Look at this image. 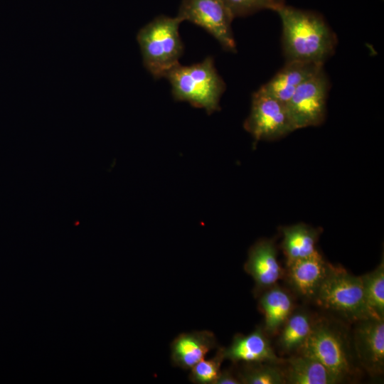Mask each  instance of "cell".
<instances>
[{
  "mask_svg": "<svg viewBox=\"0 0 384 384\" xmlns=\"http://www.w3.org/2000/svg\"><path fill=\"white\" fill-rule=\"evenodd\" d=\"M282 22L286 62L324 65L334 53L337 38L324 18L313 11L283 5L275 11Z\"/></svg>",
  "mask_w": 384,
  "mask_h": 384,
  "instance_id": "6da1fadb",
  "label": "cell"
},
{
  "mask_svg": "<svg viewBox=\"0 0 384 384\" xmlns=\"http://www.w3.org/2000/svg\"><path fill=\"white\" fill-rule=\"evenodd\" d=\"M176 101H185L211 114L220 110L219 102L226 86L211 56L190 65L179 63L166 74Z\"/></svg>",
  "mask_w": 384,
  "mask_h": 384,
  "instance_id": "7a4b0ae2",
  "label": "cell"
},
{
  "mask_svg": "<svg viewBox=\"0 0 384 384\" xmlns=\"http://www.w3.org/2000/svg\"><path fill=\"white\" fill-rule=\"evenodd\" d=\"M181 21L161 15L139 29L137 41L144 66L155 79L164 78L183 53L178 32Z\"/></svg>",
  "mask_w": 384,
  "mask_h": 384,
  "instance_id": "3957f363",
  "label": "cell"
},
{
  "mask_svg": "<svg viewBox=\"0 0 384 384\" xmlns=\"http://www.w3.org/2000/svg\"><path fill=\"white\" fill-rule=\"evenodd\" d=\"M314 301L354 322L377 318L366 302L361 277L354 276L342 267L329 265Z\"/></svg>",
  "mask_w": 384,
  "mask_h": 384,
  "instance_id": "277c9868",
  "label": "cell"
},
{
  "mask_svg": "<svg viewBox=\"0 0 384 384\" xmlns=\"http://www.w3.org/2000/svg\"><path fill=\"white\" fill-rule=\"evenodd\" d=\"M345 334L325 319L314 321L310 334L297 352L320 361L343 381L354 372Z\"/></svg>",
  "mask_w": 384,
  "mask_h": 384,
  "instance_id": "5b68a950",
  "label": "cell"
},
{
  "mask_svg": "<svg viewBox=\"0 0 384 384\" xmlns=\"http://www.w3.org/2000/svg\"><path fill=\"white\" fill-rule=\"evenodd\" d=\"M244 128L256 141L277 139L296 130L286 103L260 88L252 94Z\"/></svg>",
  "mask_w": 384,
  "mask_h": 384,
  "instance_id": "8992f818",
  "label": "cell"
},
{
  "mask_svg": "<svg viewBox=\"0 0 384 384\" xmlns=\"http://www.w3.org/2000/svg\"><path fill=\"white\" fill-rule=\"evenodd\" d=\"M329 90L324 66L297 87L286 103L296 129L318 126L324 121Z\"/></svg>",
  "mask_w": 384,
  "mask_h": 384,
  "instance_id": "52a82bcc",
  "label": "cell"
},
{
  "mask_svg": "<svg viewBox=\"0 0 384 384\" xmlns=\"http://www.w3.org/2000/svg\"><path fill=\"white\" fill-rule=\"evenodd\" d=\"M177 17L190 21L206 31L222 48L236 53L231 23L234 19L222 0H183Z\"/></svg>",
  "mask_w": 384,
  "mask_h": 384,
  "instance_id": "ba28073f",
  "label": "cell"
},
{
  "mask_svg": "<svg viewBox=\"0 0 384 384\" xmlns=\"http://www.w3.org/2000/svg\"><path fill=\"white\" fill-rule=\"evenodd\" d=\"M353 345L363 367L373 376L384 369V319L368 318L356 322Z\"/></svg>",
  "mask_w": 384,
  "mask_h": 384,
  "instance_id": "9c48e42d",
  "label": "cell"
},
{
  "mask_svg": "<svg viewBox=\"0 0 384 384\" xmlns=\"http://www.w3.org/2000/svg\"><path fill=\"white\" fill-rule=\"evenodd\" d=\"M224 358L236 363H271L282 364L284 361L279 358L262 327H257L247 334H236L232 343L223 347Z\"/></svg>",
  "mask_w": 384,
  "mask_h": 384,
  "instance_id": "30bf717a",
  "label": "cell"
},
{
  "mask_svg": "<svg viewBox=\"0 0 384 384\" xmlns=\"http://www.w3.org/2000/svg\"><path fill=\"white\" fill-rule=\"evenodd\" d=\"M244 269L255 282V292L260 294L273 287L282 276L274 242L262 240L250 250Z\"/></svg>",
  "mask_w": 384,
  "mask_h": 384,
  "instance_id": "8fae6325",
  "label": "cell"
},
{
  "mask_svg": "<svg viewBox=\"0 0 384 384\" xmlns=\"http://www.w3.org/2000/svg\"><path fill=\"white\" fill-rule=\"evenodd\" d=\"M329 265L317 250L310 256L287 264L289 285L302 298L314 300Z\"/></svg>",
  "mask_w": 384,
  "mask_h": 384,
  "instance_id": "7c38bea8",
  "label": "cell"
},
{
  "mask_svg": "<svg viewBox=\"0 0 384 384\" xmlns=\"http://www.w3.org/2000/svg\"><path fill=\"white\" fill-rule=\"evenodd\" d=\"M216 348L217 340L210 331L184 332L178 335L170 345L171 361L176 367L190 370Z\"/></svg>",
  "mask_w": 384,
  "mask_h": 384,
  "instance_id": "4fadbf2b",
  "label": "cell"
},
{
  "mask_svg": "<svg viewBox=\"0 0 384 384\" xmlns=\"http://www.w3.org/2000/svg\"><path fill=\"white\" fill-rule=\"evenodd\" d=\"M323 66L299 61L286 62L284 66L260 88L287 103L297 87Z\"/></svg>",
  "mask_w": 384,
  "mask_h": 384,
  "instance_id": "5bb4252c",
  "label": "cell"
},
{
  "mask_svg": "<svg viewBox=\"0 0 384 384\" xmlns=\"http://www.w3.org/2000/svg\"><path fill=\"white\" fill-rule=\"evenodd\" d=\"M286 383L335 384L343 380L316 358L298 353L287 360Z\"/></svg>",
  "mask_w": 384,
  "mask_h": 384,
  "instance_id": "9a60e30c",
  "label": "cell"
},
{
  "mask_svg": "<svg viewBox=\"0 0 384 384\" xmlns=\"http://www.w3.org/2000/svg\"><path fill=\"white\" fill-rule=\"evenodd\" d=\"M259 304L264 314L262 328L267 335H274L279 332L294 311V302L290 294L276 284L262 292Z\"/></svg>",
  "mask_w": 384,
  "mask_h": 384,
  "instance_id": "2e32d148",
  "label": "cell"
},
{
  "mask_svg": "<svg viewBox=\"0 0 384 384\" xmlns=\"http://www.w3.org/2000/svg\"><path fill=\"white\" fill-rule=\"evenodd\" d=\"M282 249L287 264L314 253L319 231L303 223L283 228Z\"/></svg>",
  "mask_w": 384,
  "mask_h": 384,
  "instance_id": "e0dca14e",
  "label": "cell"
},
{
  "mask_svg": "<svg viewBox=\"0 0 384 384\" xmlns=\"http://www.w3.org/2000/svg\"><path fill=\"white\" fill-rule=\"evenodd\" d=\"M313 323L307 311H293L279 331L277 343L280 351L284 353L297 352L307 339Z\"/></svg>",
  "mask_w": 384,
  "mask_h": 384,
  "instance_id": "ac0fdd59",
  "label": "cell"
},
{
  "mask_svg": "<svg viewBox=\"0 0 384 384\" xmlns=\"http://www.w3.org/2000/svg\"><path fill=\"white\" fill-rule=\"evenodd\" d=\"M279 365L247 363L237 373V376L243 384H284L286 383L284 370Z\"/></svg>",
  "mask_w": 384,
  "mask_h": 384,
  "instance_id": "d6986e66",
  "label": "cell"
},
{
  "mask_svg": "<svg viewBox=\"0 0 384 384\" xmlns=\"http://www.w3.org/2000/svg\"><path fill=\"white\" fill-rule=\"evenodd\" d=\"M366 302L372 313L384 319L383 260L372 272L361 277Z\"/></svg>",
  "mask_w": 384,
  "mask_h": 384,
  "instance_id": "ffe728a7",
  "label": "cell"
},
{
  "mask_svg": "<svg viewBox=\"0 0 384 384\" xmlns=\"http://www.w3.org/2000/svg\"><path fill=\"white\" fill-rule=\"evenodd\" d=\"M224 360L223 347H218L213 356L202 359L190 369L189 380L196 384H215Z\"/></svg>",
  "mask_w": 384,
  "mask_h": 384,
  "instance_id": "44dd1931",
  "label": "cell"
},
{
  "mask_svg": "<svg viewBox=\"0 0 384 384\" xmlns=\"http://www.w3.org/2000/svg\"><path fill=\"white\" fill-rule=\"evenodd\" d=\"M233 18L247 16L264 9L276 11L284 0H222Z\"/></svg>",
  "mask_w": 384,
  "mask_h": 384,
  "instance_id": "7402d4cb",
  "label": "cell"
},
{
  "mask_svg": "<svg viewBox=\"0 0 384 384\" xmlns=\"http://www.w3.org/2000/svg\"><path fill=\"white\" fill-rule=\"evenodd\" d=\"M215 384H240L233 371L230 369L221 370Z\"/></svg>",
  "mask_w": 384,
  "mask_h": 384,
  "instance_id": "603a6c76",
  "label": "cell"
}]
</instances>
